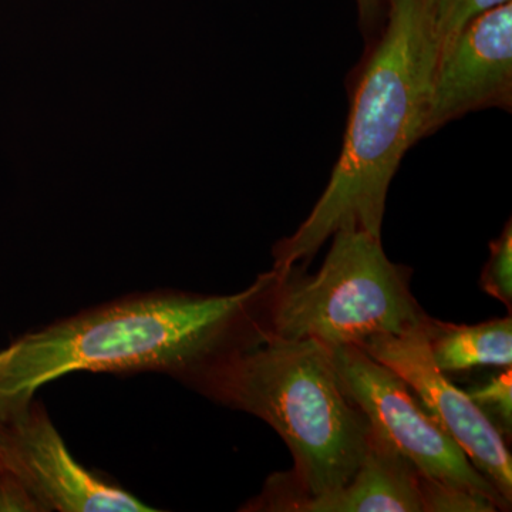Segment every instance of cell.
I'll use <instances>...</instances> for the list:
<instances>
[{
    "label": "cell",
    "instance_id": "11",
    "mask_svg": "<svg viewBox=\"0 0 512 512\" xmlns=\"http://www.w3.org/2000/svg\"><path fill=\"white\" fill-rule=\"evenodd\" d=\"M424 512H494L498 505L480 491L431 480L420 474Z\"/></svg>",
    "mask_w": 512,
    "mask_h": 512
},
{
    "label": "cell",
    "instance_id": "8",
    "mask_svg": "<svg viewBox=\"0 0 512 512\" xmlns=\"http://www.w3.org/2000/svg\"><path fill=\"white\" fill-rule=\"evenodd\" d=\"M512 2L481 13L441 47L424 134L473 111L511 110Z\"/></svg>",
    "mask_w": 512,
    "mask_h": 512
},
{
    "label": "cell",
    "instance_id": "10",
    "mask_svg": "<svg viewBox=\"0 0 512 512\" xmlns=\"http://www.w3.org/2000/svg\"><path fill=\"white\" fill-rule=\"evenodd\" d=\"M427 338L434 363L444 375L485 366L511 367V316L471 326L430 318Z\"/></svg>",
    "mask_w": 512,
    "mask_h": 512
},
{
    "label": "cell",
    "instance_id": "13",
    "mask_svg": "<svg viewBox=\"0 0 512 512\" xmlns=\"http://www.w3.org/2000/svg\"><path fill=\"white\" fill-rule=\"evenodd\" d=\"M468 396L493 421L498 430L511 436L512 430V380L511 367L507 372L491 376L484 383L467 390Z\"/></svg>",
    "mask_w": 512,
    "mask_h": 512
},
{
    "label": "cell",
    "instance_id": "7",
    "mask_svg": "<svg viewBox=\"0 0 512 512\" xmlns=\"http://www.w3.org/2000/svg\"><path fill=\"white\" fill-rule=\"evenodd\" d=\"M429 322L406 335L376 336L357 348L402 377L427 413L511 504L512 457L503 433L436 366L427 338Z\"/></svg>",
    "mask_w": 512,
    "mask_h": 512
},
{
    "label": "cell",
    "instance_id": "1",
    "mask_svg": "<svg viewBox=\"0 0 512 512\" xmlns=\"http://www.w3.org/2000/svg\"><path fill=\"white\" fill-rule=\"evenodd\" d=\"M208 399L264 420L293 457L289 473L266 480L241 511L278 512L286 501L348 485L370 447L365 414L343 390L328 349L279 338L256 325L177 377Z\"/></svg>",
    "mask_w": 512,
    "mask_h": 512
},
{
    "label": "cell",
    "instance_id": "2",
    "mask_svg": "<svg viewBox=\"0 0 512 512\" xmlns=\"http://www.w3.org/2000/svg\"><path fill=\"white\" fill-rule=\"evenodd\" d=\"M274 278L271 269L232 295L138 293L20 336L0 350V423L28 409L43 386L73 373L177 379L252 325Z\"/></svg>",
    "mask_w": 512,
    "mask_h": 512
},
{
    "label": "cell",
    "instance_id": "15",
    "mask_svg": "<svg viewBox=\"0 0 512 512\" xmlns=\"http://www.w3.org/2000/svg\"><path fill=\"white\" fill-rule=\"evenodd\" d=\"M363 28L372 32L380 15H386L387 0H356Z\"/></svg>",
    "mask_w": 512,
    "mask_h": 512
},
{
    "label": "cell",
    "instance_id": "4",
    "mask_svg": "<svg viewBox=\"0 0 512 512\" xmlns=\"http://www.w3.org/2000/svg\"><path fill=\"white\" fill-rule=\"evenodd\" d=\"M318 272L302 266L275 272L255 322L279 338L313 339L326 348L360 346L376 336H402L429 316L410 291L406 266L394 264L382 238L342 228Z\"/></svg>",
    "mask_w": 512,
    "mask_h": 512
},
{
    "label": "cell",
    "instance_id": "9",
    "mask_svg": "<svg viewBox=\"0 0 512 512\" xmlns=\"http://www.w3.org/2000/svg\"><path fill=\"white\" fill-rule=\"evenodd\" d=\"M278 512H424L420 473L370 431L365 461L348 485L320 497L286 501Z\"/></svg>",
    "mask_w": 512,
    "mask_h": 512
},
{
    "label": "cell",
    "instance_id": "14",
    "mask_svg": "<svg viewBox=\"0 0 512 512\" xmlns=\"http://www.w3.org/2000/svg\"><path fill=\"white\" fill-rule=\"evenodd\" d=\"M511 0H431L440 49L456 37L470 20Z\"/></svg>",
    "mask_w": 512,
    "mask_h": 512
},
{
    "label": "cell",
    "instance_id": "12",
    "mask_svg": "<svg viewBox=\"0 0 512 512\" xmlns=\"http://www.w3.org/2000/svg\"><path fill=\"white\" fill-rule=\"evenodd\" d=\"M481 288L494 299L504 303L508 311L512 306V227L505 225L500 237L490 244V258L481 274Z\"/></svg>",
    "mask_w": 512,
    "mask_h": 512
},
{
    "label": "cell",
    "instance_id": "3",
    "mask_svg": "<svg viewBox=\"0 0 512 512\" xmlns=\"http://www.w3.org/2000/svg\"><path fill=\"white\" fill-rule=\"evenodd\" d=\"M440 55L431 0H387L386 23L360 73L342 153L301 227L274 247V271L303 266L342 228L382 238L387 192L403 157L426 137Z\"/></svg>",
    "mask_w": 512,
    "mask_h": 512
},
{
    "label": "cell",
    "instance_id": "5",
    "mask_svg": "<svg viewBox=\"0 0 512 512\" xmlns=\"http://www.w3.org/2000/svg\"><path fill=\"white\" fill-rule=\"evenodd\" d=\"M326 349L343 390L365 414L370 431L410 461L421 476L480 491L500 510L510 508L511 504L427 413L402 377L357 346Z\"/></svg>",
    "mask_w": 512,
    "mask_h": 512
},
{
    "label": "cell",
    "instance_id": "6",
    "mask_svg": "<svg viewBox=\"0 0 512 512\" xmlns=\"http://www.w3.org/2000/svg\"><path fill=\"white\" fill-rule=\"evenodd\" d=\"M0 471L25 488L39 512L156 511L76 461L36 399L0 423Z\"/></svg>",
    "mask_w": 512,
    "mask_h": 512
}]
</instances>
